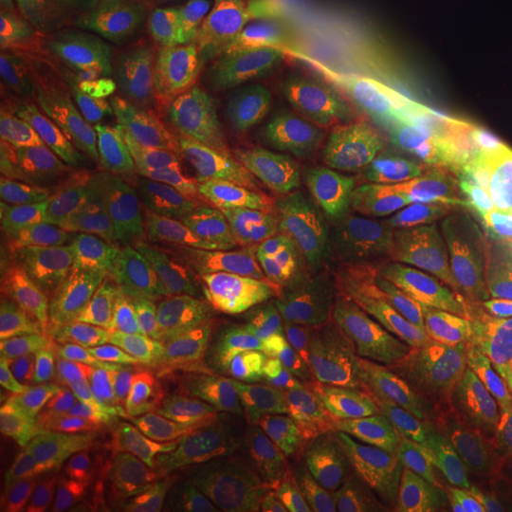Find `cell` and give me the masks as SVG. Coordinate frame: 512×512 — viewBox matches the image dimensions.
I'll return each mask as SVG.
<instances>
[{"mask_svg": "<svg viewBox=\"0 0 512 512\" xmlns=\"http://www.w3.org/2000/svg\"><path fill=\"white\" fill-rule=\"evenodd\" d=\"M139 173L84 137L74 167L71 205L120 255L158 302L198 327L190 256L167 236L145 202Z\"/></svg>", "mask_w": 512, "mask_h": 512, "instance_id": "obj_1", "label": "cell"}, {"mask_svg": "<svg viewBox=\"0 0 512 512\" xmlns=\"http://www.w3.org/2000/svg\"><path fill=\"white\" fill-rule=\"evenodd\" d=\"M334 236L363 270L450 310L465 311L418 186L387 171L334 215Z\"/></svg>", "mask_w": 512, "mask_h": 512, "instance_id": "obj_2", "label": "cell"}, {"mask_svg": "<svg viewBox=\"0 0 512 512\" xmlns=\"http://www.w3.org/2000/svg\"><path fill=\"white\" fill-rule=\"evenodd\" d=\"M88 93L105 128L124 129L150 145L226 150L222 93L175 61L122 57L90 73Z\"/></svg>", "mask_w": 512, "mask_h": 512, "instance_id": "obj_3", "label": "cell"}, {"mask_svg": "<svg viewBox=\"0 0 512 512\" xmlns=\"http://www.w3.org/2000/svg\"><path fill=\"white\" fill-rule=\"evenodd\" d=\"M2 348L21 359L107 376L150 342L93 291L31 294L0 285Z\"/></svg>", "mask_w": 512, "mask_h": 512, "instance_id": "obj_4", "label": "cell"}, {"mask_svg": "<svg viewBox=\"0 0 512 512\" xmlns=\"http://www.w3.org/2000/svg\"><path fill=\"white\" fill-rule=\"evenodd\" d=\"M311 112L306 92L283 84L258 93L226 124L230 164L247 196L302 222L313 213Z\"/></svg>", "mask_w": 512, "mask_h": 512, "instance_id": "obj_5", "label": "cell"}, {"mask_svg": "<svg viewBox=\"0 0 512 512\" xmlns=\"http://www.w3.org/2000/svg\"><path fill=\"white\" fill-rule=\"evenodd\" d=\"M294 37L296 16L287 2H202L192 16L148 38L145 50L243 88L270 73Z\"/></svg>", "mask_w": 512, "mask_h": 512, "instance_id": "obj_6", "label": "cell"}, {"mask_svg": "<svg viewBox=\"0 0 512 512\" xmlns=\"http://www.w3.org/2000/svg\"><path fill=\"white\" fill-rule=\"evenodd\" d=\"M403 129L391 86L323 95L311 112L313 215H336L353 194L387 173Z\"/></svg>", "mask_w": 512, "mask_h": 512, "instance_id": "obj_7", "label": "cell"}, {"mask_svg": "<svg viewBox=\"0 0 512 512\" xmlns=\"http://www.w3.org/2000/svg\"><path fill=\"white\" fill-rule=\"evenodd\" d=\"M198 353L234 482L264 492L287 482L291 448L272 378L238 351L203 342Z\"/></svg>", "mask_w": 512, "mask_h": 512, "instance_id": "obj_8", "label": "cell"}, {"mask_svg": "<svg viewBox=\"0 0 512 512\" xmlns=\"http://www.w3.org/2000/svg\"><path fill=\"white\" fill-rule=\"evenodd\" d=\"M503 35L492 0H429L391 78L403 126L433 116Z\"/></svg>", "mask_w": 512, "mask_h": 512, "instance_id": "obj_9", "label": "cell"}, {"mask_svg": "<svg viewBox=\"0 0 512 512\" xmlns=\"http://www.w3.org/2000/svg\"><path fill=\"white\" fill-rule=\"evenodd\" d=\"M365 311L395 348V363L450 361L512 382V355L469 311L450 310L382 275L361 270Z\"/></svg>", "mask_w": 512, "mask_h": 512, "instance_id": "obj_10", "label": "cell"}, {"mask_svg": "<svg viewBox=\"0 0 512 512\" xmlns=\"http://www.w3.org/2000/svg\"><path fill=\"white\" fill-rule=\"evenodd\" d=\"M219 203L236 249L277 287L365 310L357 275L334 258L308 222L283 217L239 192L224 194Z\"/></svg>", "mask_w": 512, "mask_h": 512, "instance_id": "obj_11", "label": "cell"}, {"mask_svg": "<svg viewBox=\"0 0 512 512\" xmlns=\"http://www.w3.org/2000/svg\"><path fill=\"white\" fill-rule=\"evenodd\" d=\"M92 116L44 105L2 101L0 152L8 203H71L74 167Z\"/></svg>", "mask_w": 512, "mask_h": 512, "instance_id": "obj_12", "label": "cell"}, {"mask_svg": "<svg viewBox=\"0 0 512 512\" xmlns=\"http://www.w3.org/2000/svg\"><path fill=\"white\" fill-rule=\"evenodd\" d=\"M120 454L145 467H183L220 486L234 484L203 378L198 344L186 348L177 385L158 416Z\"/></svg>", "mask_w": 512, "mask_h": 512, "instance_id": "obj_13", "label": "cell"}, {"mask_svg": "<svg viewBox=\"0 0 512 512\" xmlns=\"http://www.w3.org/2000/svg\"><path fill=\"white\" fill-rule=\"evenodd\" d=\"M2 211L27 222L37 234L55 243L88 287L107 302L126 323L147 336L162 334L169 325L164 306L148 293L147 287L129 270L128 264L78 217L69 203H48L23 207L4 202Z\"/></svg>", "mask_w": 512, "mask_h": 512, "instance_id": "obj_14", "label": "cell"}, {"mask_svg": "<svg viewBox=\"0 0 512 512\" xmlns=\"http://www.w3.org/2000/svg\"><path fill=\"white\" fill-rule=\"evenodd\" d=\"M270 378L281 403L300 423L321 431L361 439L403 408L340 370L289 353L270 355Z\"/></svg>", "mask_w": 512, "mask_h": 512, "instance_id": "obj_15", "label": "cell"}, {"mask_svg": "<svg viewBox=\"0 0 512 512\" xmlns=\"http://www.w3.org/2000/svg\"><path fill=\"white\" fill-rule=\"evenodd\" d=\"M512 160V97L440 110L414 143V164L431 183L456 181Z\"/></svg>", "mask_w": 512, "mask_h": 512, "instance_id": "obj_16", "label": "cell"}, {"mask_svg": "<svg viewBox=\"0 0 512 512\" xmlns=\"http://www.w3.org/2000/svg\"><path fill=\"white\" fill-rule=\"evenodd\" d=\"M186 348L169 340H150L124 365L103 376L101 393L93 403L88 442L120 454L167 403L179 380Z\"/></svg>", "mask_w": 512, "mask_h": 512, "instance_id": "obj_17", "label": "cell"}, {"mask_svg": "<svg viewBox=\"0 0 512 512\" xmlns=\"http://www.w3.org/2000/svg\"><path fill=\"white\" fill-rule=\"evenodd\" d=\"M90 73L40 25L0 21L2 101L93 114Z\"/></svg>", "mask_w": 512, "mask_h": 512, "instance_id": "obj_18", "label": "cell"}, {"mask_svg": "<svg viewBox=\"0 0 512 512\" xmlns=\"http://www.w3.org/2000/svg\"><path fill=\"white\" fill-rule=\"evenodd\" d=\"M385 465L435 499H465L476 492L446 423L401 408L361 437Z\"/></svg>", "mask_w": 512, "mask_h": 512, "instance_id": "obj_19", "label": "cell"}, {"mask_svg": "<svg viewBox=\"0 0 512 512\" xmlns=\"http://www.w3.org/2000/svg\"><path fill=\"white\" fill-rule=\"evenodd\" d=\"M188 256L203 336L238 353H266L274 348V334L238 249L219 253L196 247Z\"/></svg>", "mask_w": 512, "mask_h": 512, "instance_id": "obj_20", "label": "cell"}, {"mask_svg": "<svg viewBox=\"0 0 512 512\" xmlns=\"http://www.w3.org/2000/svg\"><path fill=\"white\" fill-rule=\"evenodd\" d=\"M289 448L294 473L306 484L344 488L351 494L435 499L427 490L395 475L359 439L321 431L296 421Z\"/></svg>", "mask_w": 512, "mask_h": 512, "instance_id": "obj_21", "label": "cell"}, {"mask_svg": "<svg viewBox=\"0 0 512 512\" xmlns=\"http://www.w3.org/2000/svg\"><path fill=\"white\" fill-rule=\"evenodd\" d=\"M404 395L437 418L497 416L512 420V382L450 361L397 365Z\"/></svg>", "mask_w": 512, "mask_h": 512, "instance_id": "obj_22", "label": "cell"}, {"mask_svg": "<svg viewBox=\"0 0 512 512\" xmlns=\"http://www.w3.org/2000/svg\"><path fill=\"white\" fill-rule=\"evenodd\" d=\"M148 469L131 459L90 442L57 452L16 476L23 505L50 494H105L141 486Z\"/></svg>", "mask_w": 512, "mask_h": 512, "instance_id": "obj_23", "label": "cell"}, {"mask_svg": "<svg viewBox=\"0 0 512 512\" xmlns=\"http://www.w3.org/2000/svg\"><path fill=\"white\" fill-rule=\"evenodd\" d=\"M40 27L88 71L139 52L105 0H31Z\"/></svg>", "mask_w": 512, "mask_h": 512, "instance_id": "obj_24", "label": "cell"}, {"mask_svg": "<svg viewBox=\"0 0 512 512\" xmlns=\"http://www.w3.org/2000/svg\"><path fill=\"white\" fill-rule=\"evenodd\" d=\"M294 54L306 80L323 95L363 90L357 12L306 19L296 29Z\"/></svg>", "mask_w": 512, "mask_h": 512, "instance_id": "obj_25", "label": "cell"}, {"mask_svg": "<svg viewBox=\"0 0 512 512\" xmlns=\"http://www.w3.org/2000/svg\"><path fill=\"white\" fill-rule=\"evenodd\" d=\"M452 234L475 264H492L512 251V167L469 184L452 211Z\"/></svg>", "mask_w": 512, "mask_h": 512, "instance_id": "obj_26", "label": "cell"}, {"mask_svg": "<svg viewBox=\"0 0 512 512\" xmlns=\"http://www.w3.org/2000/svg\"><path fill=\"white\" fill-rule=\"evenodd\" d=\"M93 403L63 410H21L2 403V456L14 476L29 471L38 461L57 452L86 444L90 437Z\"/></svg>", "mask_w": 512, "mask_h": 512, "instance_id": "obj_27", "label": "cell"}, {"mask_svg": "<svg viewBox=\"0 0 512 512\" xmlns=\"http://www.w3.org/2000/svg\"><path fill=\"white\" fill-rule=\"evenodd\" d=\"M243 256V255H241ZM245 270L255 287L260 306L270 323L274 340L279 338H323L359 336L363 338L366 311L346 302L289 293L272 283L251 260L243 256Z\"/></svg>", "mask_w": 512, "mask_h": 512, "instance_id": "obj_28", "label": "cell"}, {"mask_svg": "<svg viewBox=\"0 0 512 512\" xmlns=\"http://www.w3.org/2000/svg\"><path fill=\"white\" fill-rule=\"evenodd\" d=\"M0 274L31 294L92 291L55 243L8 211H2L0 224Z\"/></svg>", "mask_w": 512, "mask_h": 512, "instance_id": "obj_29", "label": "cell"}, {"mask_svg": "<svg viewBox=\"0 0 512 512\" xmlns=\"http://www.w3.org/2000/svg\"><path fill=\"white\" fill-rule=\"evenodd\" d=\"M103 376L21 359L2 351L0 391L4 403L21 410H63L99 397Z\"/></svg>", "mask_w": 512, "mask_h": 512, "instance_id": "obj_30", "label": "cell"}, {"mask_svg": "<svg viewBox=\"0 0 512 512\" xmlns=\"http://www.w3.org/2000/svg\"><path fill=\"white\" fill-rule=\"evenodd\" d=\"M440 420L456 440L476 492L512 494V420L497 416Z\"/></svg>", "mask_w": 512, "mask_h": 512, "instance_id": "obj_31", "label": "cell"}, {"mask_svg": "<svg viewBox=\"0 0 512 512\" xmlns=\"http://www.w3.org/2000/svg\"><path fill=\"white\" fill-rule=\"evenodd\" d=\"M418 0H378L365 12H357L363 90L391 86L404 46L420 21Z\"/></svg>", "mask_w": 512, "mask_h": 512, "instance_id": "obj_32", "label": "cell"}, {"mask_svg": "<svg viewBox=\"0 0 512 512\" xmlns=\"http://www.w3.org/2000/svg\"><path fill=\"white\" fill-rule=\"evenodd\" d=\"M274 348L317 365L344 372L366 389L401 401L404 395L397 380V363L366 348L359 336H323V338H279Z\"/></svg>", "mask_w": 512, "mask_h": 512, "instance_id": "obj_33", "label": "cell"}, {"mask_svg": "<svg viewBox=\"0 0 512 512\" xmlns=\"http://www.w3.org/2000/svg\"><path fill=\"white\" fill-rule=\"evenodd\" d=\"M143 184L148 205L164 226L167 236L181 249H196L213 232L228 230V222L220 203L211 198L190 196L169 186L154 167L135 169Z\"/></svg>", "mask_w": 512, "mask_h": 512, "instance_id": "obj_34", "label": "cell"}, {"mask_svg": "<svg viewBox=\"0 0 512 512\" xmlns=\"http://www.w3.org/2000/svg\"><path fill=\"white\" fill-rule=\"evenodd\" d=\"M139 490L147 497L148 512H234L239 499L200 473L165 465L148 469Z\"/></svg>", "mask_w": 512, "mask_h": 512, "instance_id": "obj_35", "label": "cell"}, {"mask_svg": "<svg viewBox=\"0 0 512 512\" xmlns=\"http://www.w3.org/2000/svg\"><path fill=\"white\" fill-rule=\"evenodd\" d=\"M135 46L145 50L148 38L192 16L202 0H105Z\"/></svg>", "mask_w": 512, "mask_h": 512, "instance_id": "obj_36", "label": "cell"}, {"mask_svg": "<svg viewBox=\"0 0 512 512\" xmlns=\"http://www.w3.org/2000/svg\"><path fill=\"white\" fill-rule=\"evenodd\" d=\"M160 179L184 194L211 198L236 177L230 160L222 154H196L183 160L162 162L156 167Z\"/></svg>", "mask_w": 512, "mask_h": 512, "instance_id": "obj_37", "label": "cell"}, {"mask_svg": "<svg viewBox=\"0 0 512 512\" xmlns=\"http://www.w3.org/2000/svg\"><path fill=\"white\" fill-rule=\"evenodd\" d=\"M512 494H486L484 499H408L395 495L351 494L355 512H512Z\"/></svg>", "mask_w": 512, "mask_h": 512, "instance_id": "obj_38", "label": "cell"}, {"mask_svg": "<svg viewBox=\"0 0 512 512\" xmlns=\"http://www.w3.org/2000/svg\"><path fill=\"white\" fill-rule=\"evenodd\" d=\"M490 97H512V46L490 54L452 92L444 95L437 112ZM433 114V116H435Z\"/></svg>", "mask_w": 512, "mask_h": 512, "instance_id": "obj_39", "label": "cell"}, {"mask_svg": "<svg viewBox=\"0 0 512 512\" xmlns=\"http://www.w3.org/2000/svg\"><path fill=\"white\" fill-rule=\"evenodd\" d=\"M27 512H148L147 497L137 490L105 494L42 495L25 505Z\"/></svg>", "mask_w": 512, "mask_h": 512, "instance_id": "obj_40", "label": "cell"}, {"mask_svg": "<svg viewBox=\"0 0 512 512\" xmlns=\"http://www.w3.org/2000/svg\"><path fill=\"white\" fill-rule=\"evenodd\" d=\"M465 308L512 355V294L473 298Z\"/></svg>", "mask_w": 512, "mask_h": 512, "instance_id": "obj_41", "label": "cell"}, {"mask_svg": "<svg viewBox=\"0 0 512 512\" xmlns=\"http://www.w3.org/2000/svg\"><path fill=\"white\" fill-rule=\"evenodd\" d=\"M266 494L274 497L275 501L287 512H355L351 507L344 509L332 501L321 499L317 495L306 494L294 488L289 482H279L266 490Z\"/></svg>", "mask_w": 512, "mask_h": 512, "instance_id": "obj_42", "label": "cell"}, {"mask_svg": "<svg viewBox=\"0 0 512 512\" xmlns=\"http://www.w3.org/2000/svg\"><path fill=\"white\" fill-rule=\"evenodd\" d=\"M0 21L40 25L31 0H0Z\"/></svg>", "mask_w": 512, "mask_h": 512, "instance_id": "obj_43", "label": "cell"}, {"mask_svg": "<svg viewBox=\"0 0 512 512\" xmlns=\"http://www.w3.org/2000/svg\"><path fill=\"white\" fill-rule=\"evenodd\" d=\"M234 512H287L274 497L266 494L264 490H249L243 497H239Z\"/></svg>", "mask_w": 512, "mask_h": 512, "instance_id": "obj_44", "label": "cell"}, {"mask_svg": "<svg viewBox=\"0 0 512 512\" xmlns=\"http://www.w3.org/2000/svg\"><path fill=\"white\" fill-rule=\"evenodd\" d=\"M202 2H209V4H217V2H232V0H202Z\"/></svg>", "mask_w": 512, "mask_h": 512, "instance_id": "obj_45", "label": "cell"}, {"mask_svg": "<svg viewBox=\"0 0 512 512\" xmlns=\"http://www.w3.org/2000/svg\"><path fill=\"white\" fill-rule=\"evenodd\" d=\"M281 2H287V4H293V0H281Z\"/></svg>", "mask_w": 512, "mask_h": 512, "instance_id": "obj_46", "label": "cell"}, {"mask_svg": "<svg viewBox=\"0 0 512 512\" xmlns=\"http://www.w3.org/2000/svg\"><path fill=\"white\" fill-rule=\"evenodd\" d=\"M511 509H512V495H511Z\"/></svg>", "mask_w": 512, "mask_h": 512, "instance_id": "obj_47", "label": "cell"}, {"mask_svg": "<svg viewBox=\"0 0 512 512\" xmlns=\"http://www.w3.org/2000/svg\"><path fill=\"white\" fill-rule=\"evenodd\" d=\"M492 2H495V0H492Z\"/></svg>", "mask_w": 512, "mask_h": 512, "instance_id": "obj_48", "label": "cell"}]
</instances>
